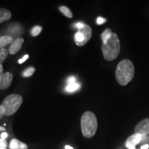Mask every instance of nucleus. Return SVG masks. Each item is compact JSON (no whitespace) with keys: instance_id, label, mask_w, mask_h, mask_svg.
Segmentation results:
<instances>
[{"instance_id":"f257e3e1","label":"nucleus","mask_w":149,"mask_h":149,"mask_svg":"<svg viewBox=\"0 0 149 149\" xmlns=\"http://www.w3.org/2000/svg\"><path fill=\"white\" fill-rule=\"evenodd\" d=\"M134 74V65L129 59H123L117 65L115 70V77L120 85H127L133 79Z\"/></svg>"},{"instance_id":"f03ea898","label":"nucleus","mask_w":149,"mask_h":149,"mask_svg":"<svg viewBox=\"0 0 149 149\" xmlns=\"http://www.w3.org/2000/svg\"><path fill=\"white\" fill-rule=\"evenodd\" d=\"M81 130L85 138H91L95 135L98 127L97 119L91 111H86L81 117Z\"/></svg>"},{"instance_id":"7ed1b4c3","label":"nucleus","mask_w":149,"mask_h":149,"mask_svg":"<svg viewBox=\"0 0 149 149\" xmlns=\"http://www.w3.org/2000/svg\"><path fill=\"white\" fill-rule=\"evenodd\" d=\"M120 41L116 33H113L111 38L106 44H102V51L104 58L107 61H113L120 53Z\"/></svg>"},{"instance_id":"20e7f679","label":"nucleus","mask_w":149,"mask_h":149,"mask_svg":"<svg viewBox=\"0 0 149 149\" xmlns=\"http://www.w3.org/2000/svg\"><path fill=\"white\" fill-rule=\"evenodd\" d=\"M23 103V98L20 95L11 94L7 96L1 103L5 109L6 116L14 115Z\"/></svg>"},{"instance_id":"39448f33","label":"nucleus","mask_w":149,"mask_h":149,"mask_svg":"<svg viewBox=\"0 0 149 149\" xmlns=\"http://www.w3.org/2000/svg\"><path fill=\"white\" fill-rule=\"evenodd\" d=\"M135 133L144 136L149 134V118L141 120L135 128Z\"/></svg>"},{"instance_id":"423d86ee","label":"nucleus","mask_w":149,"mask_h":149,"mask_svg":"<svg viewBox=\"0 0 149 149\" xmlns=\"http://www.w3.org/2000/svg\"><path fill=\"white\" fill-rule=\"evenodd\" d=\"M13 79V75L10 72H5L0 81V90H6L10 86Z\"/></svg>"},{"instance_id":"0eeeda50","label":"nucleus","mask_w":149,"mask_h":149,"mask_svg":"<svg viewBox=\"0 0 149 149\" xmlns=\"http://www.w3.org/2000/svg\"><path fill=\"white\" fill-rule=\"evenodd\" d=\"M24 39L22 37H18L15 39L14 42L10 44V47L8 48V52L10 55H15L17 53H18L22 48V44H24Z\"/></svg>"},{"instance_id":"6e6552de","label":"nucleus","mask_w":149,"mask_h":149,"mask_svg":"<svg viewBox=\"0 0 149 149\" xmlns=\"http://www.w3.org/2000/svg\"><path fill=\"white\" fill-rule=\"evenodd\" d=\"M144 136L139 135V134L135 133L133 135H130V137H128V139H126V144L131 145V146H135L136 145L138 144L139 142L141 141V139H143Z\"/></svg>"},{"instance_id":"1a4fd4ad","label":"nucleus","mask_w":149,"mask_h":149,"mask_svg":"<svg viewBox=\"0 0 149 149\" xmlns=\"http://www.w3.org/2000/svg\"><path fill=\"white\" fill-rule=\"evenodd\" d=\"M9 149H29V148L25 143L18 140L17 139H13L9 144Z\"/></svg>"},{"instance_id":"9d476101","label":"nucleus","mask_w":149,"mask_h":149,"mask_svg":"<svg viewBox=\"0 0 149 149\" xmlns=\"http://www.w3.org/2000/svg\"><path fill=\"white\" fill-rule=\"evenodd\" d=\"M11 17L12 14L10 10L4 8H0V24L8 21L9 19H10Z\"/></svg>"},{"instance_id":"9b49d317","label":"nucleus","mask_w":149,"mask_h":149,"mask_svg":"<svg viewBox=\"0 0 149 149\" xmlns=\"http://www.w3.org/2000/svg\"><path fill=\"white\" fill-rule=\"evenodd\" d=\"M14 38L10 35H3L0 37V49H2L5 46L11 44L14 42Z\"/></svg>"},{"instance_id":"f8f14e48","label":"nucleus","mask_w":149,"mask_h":149,"mask_svg":"<svg viewBox=\"0 0 149 149\" xmlns=\"http://www.w3.org/2000/svg\"><path fill=\"white\" fill-rule=\"evenodd\" d=\"M80 88V84L77 82H74L72 84H69L66 86L65 91L68 93H73L74 91H77Z\"/></svg>"},{"instance_id":"ddd939ff","label":"nucleus","mask_w":149,"mask_h":149,"mask_svg":"<svg viewBox=\"0 0 149 149\" xmlns=\"http://www.w3.org/2000/svg\"><path fill=\"white\" fill-rule=\"evenodd\" d=\"M113 34V32L110 29H106L105 31L102 33L101 35V39L102 40V44H106L107 42V41L111 38V35Z\"/></svg>"},{"instance_id":"4468645a","label":"nucleus","mask_w":149,"mask_h":149,"mask_svg":"<svg viewBox=\"0 0 149 149\" xmlns=\"http://www.w3.org/2000/svg\"><path fill=\"white\" fill-rule=\"evenodd\" d=\"M59 10H60V12L62 13L64 15H65L68 18H72L73 17L72 11L70 10V8H68V7L64 6H61L59 7Z\"/></svg>"},{"instance_id":"2eb2a0df","label":"nucleus","mask_w":149,"mask_h":149,"mask_svg":"<svg viewBox=\"0 0 149 149\" xmlns=\"http://www.w3.org/2000/svg\"><path fill=\"white\" fill-rule=\"evenodd\" d=\"M9 52L8 50L3 48L2 49H0V64H1L6 60V59L8 57Z\"/></svg>"},{"instance_id":"dca6fc26","label":"nucleus","mask_w":149,"mask_h":149,"mask_svg":"<svg viewBox=\"0 0 149 149\" xmlns=\"http://www.w3.org/2000/svg\"><path fill=\"white\" fill-rule=\"evenodd\" d=\"M35 72V68L34 67L31 66L26 68V69L24 70V71L22 72V75H23V77H31V76L34 74Z\"/></svg>"},{"instance_id":"f3484780","label":"nucleus","mask_w":149,"mask_h":149,"mask_svg":"<svg viewBox=\"0 0 149 149\" xmlns=\"http://www.w3.org/2000/svg\"><path fill=\"white\" fill-rule=\"evenodd\" d=\"M42 27L40 26H35L31 29V34L33 37H36L37 35H39L42 32Z\"/></svg>"},{"instance_id":"a211bd4d","label":"nucleus","mask_w":149,"mask_h":149,"mask_svg":"<svg viewBox=\"0 0 149 149\" xmlns=\"http://www.w3.org/2000/svg\"><path fill=\"white\" fill-rule=\"evenodd\" d=\"M8 148V142L6 139L0 138V149H7Z\"/></svg>"},{"instance_id":"6ab92c4d","label":"nucleus","mask_w":149,"mask_h":149,"mask_svg":"<svg viewBox=\"0 0 149 149\" xmlns=\"http://www.w3.org/2000/svg\"><path fill=\"white\" fill-rule=\"evenodd\" d=\"M106 22H107V19L103 17H99L97 19V24L98 25H102V24L105 23Z\"/></svg>"},{"instance_id":"aec40b11","label":"nucleus","mask_w":149,"mask_h":149,"mask_svg":"<svg viewBox=\"0 0 149 149\" xmlns=\"http://www.w3.org/2000/svg\"><path fill=\"white\" fill-rule=\"evenodd\" d=\"M74 82H77V81H76V78L74 76H70V77H68V79H67V83H68V84Z\"/></svg>"},{"instance_id":"412c9836","label":"nucleus","mask_w":149,"mask_h":149,"mask_svg":"<svg viewBox=\"0 0 149 149\" xmlns=\"http://www.w3.org/2000/svg\"><path fill=\"white\" fill-rule=\"evenodd\" d=\"M29 55H25L23 57H22V59H19V61H18V63L19 64H23V63L24 62V61H26L28 59H29Z\"/></svg>"},{"instance_id":"4be33fe9","label":"nucleus","mask_w":149,"mask_h":149,"mask_svg":"<svg viewBox=\"0 0 149 149\" xmlns=\"http://www.w3.org/2000/svg\"><path fill=\"white\" fill-rule=\"evenodd\" d=\"M5 115V109L1 104H0V120Z\"/></svg>"},{"instance_id":"5701e85b","label":"nucleus","mask_w":149,"mask_h":149,"mask_svg":"<svg viewBox=\"0 0 149 149\" xmlns=\"http://www.w3.org/2000/svg\"><path fill=\"white\" fill-rule=\"evenodd\" d=\"M3 74H4V73H3V66H2V65L0 64V81H1V78H2Z\"/></svg>"},{"instance_id":"b1692460","label":"nucleus","mask_w":149,"mask_h":149,"mask_svg":"<svg viewBox=\"0 0 149 149\" xmlns=\"http://www.w3.org/2000/svg\"><path fill=\"white\" fill-rule=\"evenodd\" d=\"M0 137H1V139H6L7 137H8V133H6V132H3V133L0 135Z\"/></svg>"},{"instance_id":"393cba45","label":"nucleus","mask_w":149,"mask_h":149,"mask_svg":"<svg viewBox=\"0 0 149 149\" xmlns=\"http://www.w3.org/2000/svg\"><path fill=\"white\" fill-rule=\"evenodd\" d=\"M84 24H83L82 22H78V23H77V24H75L76 27H77L78 29H81V28H82L84 26Z\"/></svg>"},{"instance_id":"a878e982","label":"nucleus","mask_w":149,"mask_h":149,"mask_svg":"<svg viewBox=\"0 0 149 149\" xmlns=\"http://www.w3.org/2000/svg\"><path fill=\"white\" fill-rule=\"evenodd\" d=\"M148 148H149V145L148 144L143 145V146L141 147V149H148Z\"/></svg>"},{"instance_id":"bb28decb","label":"nucleus","mask_w":149,"mask_h":149,"mask_svg":"<svg viewBox=\"0 0 149 149\" xmlns=\"http://www.w3.org/2000/svg\"><path fill=\"white\" fill-rule=\"evenodd\" d=\"M126 146L127 147L128 149H135V146H131V145H128V144H126Z\"/></svg>"},{"instance_id":"cd10ccee","label":"nucleus","mask_w":149,"mask_h":149,"mask_svg":"<svg viewBox=\"0 0 149 149\" xmlns=\"http://www.w3.org/2000/svg\"><path fill=\"white\" fill-rule=\"evenodd\" d=\"M65 149H73V148H72V146L66 145V146H65Z\"/></svg>"},{"instance_id":"c85d7f7f","label":"nucleus","mask_w":149,"mask_h":149,"mask_svg":"<svg viewBox=\"0 0 149 149\" xmlns=\"http://www.w3.org/2000/svg\"><path fill=\"white\" fill-rule=\"evenodd\" d=\"M3 130H6L5 128H3V127H1V126H0V131H3Z\"/></svg>"}]
</instances>
